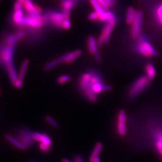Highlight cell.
I'll use <instances>...</instances> for the list:
<instances>
[{
  "label": "cell",
  "instance_id": "6da1fadb",
  "mask_svg": "<svg viewBox=\"0 0 162 162\" xmlns=\"http://www.w3.org/2000/svg\"><path fill=\"white\" fill-rule=\"evenodd\" d=\"M102 81L100 76L96 73H85L80 78L79 86L81 92L88 100L91 102H95L97 94L93 92L94 84Z\"/></svg>",
  "mask_w": 162,
  "mask_h": 162
},
{
  "label": "cell",
  "instance_id": "7a4b0ae2",
  "mask_svg": "<svg viewBox=\"0 0 162 162\" xmlns=\"http://www.w3.org/2000/svg\"><path fill=\"white\" fill-rule=\"evenodd\" d=\"M16 45H2L0 47V63L4 67L10 63H13V58Z\"/></svg>",
  "mask_w": 162,
  "mask_h": 162
},
{
  "label": "cell",
  "instance_id": "3957f363",
  "mask_svg": "<svg viewBox=\"0 0 162 162\" xmlns=\"http://www.w3.org/2000/svg\"><path fill=\"white\" fill-rule=\"evenodd\" d=\"M150 81L147 78L146 76H142L138 78L132 85L129 90V97L131 98H134L137 96L143 89L145 88Z\"/></svg>",
  "mask_w": 162,
  "mask_h": 162
},
{
  "label": "cell",
  "instance_id": "277c9868",
  "mask_svg": "<svg viewBox=\"0 0 162 162\" xmlns=\"http://www.w3.org/2000/svg\"><path fill=\"white\" fill-rule=\"evenodd\" d=\"M46 19L50 21L52 23L64 29V24L65 21L70 18L69 16H66L63 12H58L55 11H49L45 15Z\"/></svg>",
  "mask_w": 162,
  "mask_h": 162
},
{
  "label": "cell",
  "instance_id": "5b68a950",
  "mask_svg": "<svg viewBox=\"0 0 162 162\" xmlns=\"http://www.w3.org/2000/svg\"><path fill=\"white\" fill-rule=\"evenodd\" d=\"M142 22V13L141 11L135 12L133 21L132 24V35L133 37H136L141 30Z\"/></svg>",
  "mask_w": 162,
  "mask_h": 162
},
{
  "label": "cell",
  "instance_id": "8992f818",
  "mask_svg": "<svg viewBox=\"0 0 162 162\" xmlns=\"http://www.w3.org/2000/svg\"><path fill=\"white\" fill-rule=\"evenodd\" d=\"M127 117L126 112L124 110H121L118 116L117 123V132L121 136H124L127 133V129L126 126Z\"/></svg>",
  "mask_w": 162,
  "mask_h": 162
},
{
  "label": "cell",
  "instance_id": "52a82bcc",
  "mask_svg": "<svg viewBox=\"0 0 162 162\" xmlns=\"http://www.w3.org/2000/svg\"><path fill=\"white\" fill-rule=\"evenodd\" d=\"M43 19L41 18L35 17L31 15L24 17L23 25L34 28H40L43 25Z\"/></svg>",
  "mask_w": 162,
  "mask_h": 162
},
{
  "label": "cell",
  "instance_id": "ba28073f",
  "mask_svg": "<svg viewBox=\"0 0 162 162\" xmlns=\"http://www.w3.org/2000/svg\"><path fill=\"white\" fill-rule=\"evenodd\" d=\"M24 8L29 15L37 18H41L40 13L42 10L40 7L35 5L31 0H25L23 3Z\"/></svg>",
  "mask_w": 162,
  "mask_h": 162
},
{
  "label": "cell",
  "instance_id": "9c48e42d",
  "mask_svg": "<svg viewBox=\"0 0 162 162\" xmlns=\"http://www.w3.org/2000/svg\"><path fill=\"white\" fill-rule=\"evenodd\" d=\"M23 11L22 9V3L18 1L16 2L14 5V13L13 15V20L16 25H23Z\"/></svg>",
  "mask_w": 162,
  "mask_h": 162
},
{
  "label": "cell",
  "instance_id": "30bf717a",
  "mask_svg": "<svg viewBox=\"0 0 162 162\" xmlns=\"http://www.w3.org/2000/svg\"><path fill=\"white\" fill-rule=\"evenodd\" d=\"M138 50L141 54L145 57L157 56L158 54L156 50L151 46V45L145 41L140 43Z\"/></svg>",
  "mask_w": 162,
  "mask_h": 162
},
{
  "label": "cell",
  "instance_id": "8fae6325",
  "mask_svg": "<svg viewBox=\"0 0 162 162\" xmlns=\"http://www.w3.org/2000/svg\"><path fill=\"white\" fill-rule=\"evenodd\" d=\"M82 54V51L81 50H76L73 52L64 54L59 58L58 60L60 63H65L66 64H70L73 62L76 59L79 57Z\"/></svg>",
  "mask_w": 162,
  "mask_h": 162
},
{
  "label": "cell",
  "instance_id": "7c38bea8",
  "mask_svg": "<svg viewBox=\"0 0 162 162\" xmlns=\"http://www.w3.org/2000/svg\"><path fill=\"white\" fill-rule=\"evenodd\" d=\"M18 138L23 145L26 146L27 148L32 145V143L34 141L32 137V133H30L29 132L26 130H22L20 131Z\"/></svg>",
  "mask_w": 162,
  "mask_h": 162
},
{
  "label": "cell",
  "instance_id": "4fadbf2b",
  "mask_svg": "<svg viewBox=\"0 0 162 162\" xmlns=\"http://www.w3.org/2000/svg\"><path fill=\"white\" fill-rule=\"evenodd\" d=\"M91 5H93V8L95 10L98 16H99V20L101 21H107V15L106 12L102 8L101 5L98 3L97 0H89Z\"/></svg>",
  "mask_w": 162,
  "mask_h": 162
},
{
  "label": "cell",
  "instance_id": "5bb4252c",
  "mask_svg": "<svg viewBox=\"0 0 162 162\" xmlns=\"http://www.w3.org/2000/svg\"><path fill=\"white\" fill-rule=\"evenodd\" d=\"M116 23V21H111V22H108V24H106L102 32V34L104 38H105V43H107L111 37V35L112 33V31H113L115 26Z\"/></svg>",
  "mask_w": 162,
  "mask_h": 162
},
{
  "label": "cell",
  "instance_id": "9a60e30c",
  "mask_svg": "<svg viewBox=\"0 0 162 162\" xmlns=\"http://www.w3.org/2000/svg\"><path fill=\"white\" fill-rule=\"evenodd\" d=\"M5 68L7 71L9 78L10 79V81L13 85L15 84L16 81L18 79L19 77L16 71V70L15 69L13 63H10L5 65Z\"/></svg>",
  "mask_w": 162,
  "mask_h": 162
},
{
  "label": "cell",
  "instance_id": "2e32d148",
  "mask_svg": "<svg viewBox=\"0 0 162 162\" xmlns=\"http://www.w3.org/2000/svg\"><path fill=\"white\" fill-rule=\"evenodd\" d=\"M32 137L34 140L38 141L39 142L45 143L49 145H51L52 144V140L50 138L46 135L43 133H40L38 132L32 133Z\"/></svg>",
  "mask_w": 162,
  "mask_h": 162
},
{
  "label": "cell",
  "instance_id": "e0dca14e",
  "mask_svg": "<svg viewBox=\"0 0 162 162\" xmlns=\"http://www.w3.org/2000/svg\"><path fill=\"white\" fill-rule=\"evenodd\" d=\"M74 4V0H62L61 7L63 10V13L67 16H69L71 9Z\"/></svg>",
  "mask_w": 162,
  "mask_h": 162
},
{
  "label": "cell",
  "instance_id": "ac0fdd59",
  "mask_svg": "<svg viewBox=\"0 0 162 162\" xmlns=\"http://www.w3.org/2000/svg\"><path fill=\"white\" fill-rule=\"evenodd\" d=\"M25 36V33L23 31L18 33L17 34L11 35L9 36L5 40V44L7 45H16V43L18 42L21 39H23Z\"/></svg>",
  "mask_w": 162,
  "mask_h": 162
},
{
  "label": "cell",
  "instance_id": "d6986e66",
  "mask_svg": "<svg viewBox=\"0 0 162 162\" xmlns=\"http://www.w3.org/2000/svg\"><path fill=\"white\" fill-rule=\"evenodd\" d=\"M5 138L8 142H9L10 143H12L13 145H14L16 148H19V150H26L27 149L26 146L25 145H24L19 140H18V139L15 138L13 136H12L10 135H9V134L5 135Z\"/></svg>",
  "mask_w": 162,
  "mask_h": 162
},
{
  "label": "cell",
  "instance_id": "ffe728a7",
  "mask_svg": "<svg viewBox=\"0 0 162 162\" xmlns=\"http://www.w3.org/2000/svg\"><path fill=\"white\" fill-rule=\"evenodd\" d=\"M88 49L89 50V52L91 54H94L97 50V42L93 36H90L88 38Z\"/></svg>",
  "mask_w": 162,
  "mask_h": 162
},
{
  "label": "cell",
  "instance_id": "44dd1931",
  "mask_svg": "<svg viewBox=\"0 0 162 162\" xmlns=\"http://www.w3.org/2000/svg\"><path fill=\"white\" fill-rule=\"evenodd\" d=\"M102 148H103V145L101 142H98L95 144L93 150V152L91 153V154L90 157V162H93L94 159H95L98 157V155L100 153Z\"/></svg>",
  "mask_w": 162,
  "mask_h": 162
},
{
  "label": "cell",
  "instance_id": "7402d4cb",
  "mask_svg": "<svg viewBox=\"0 0 162 162\" xmlns=\"http://www.w3.org/2000/svg\"><path fill=\"white\" fill-rule=\"evenodd\" d=\"M145 70L146 72V77L150 81L156 76V69L154 67V66L151 63H148L146 65Z\"/></svg>",
  "mask_w": 162,
  "mask_h": 162
},
{
  "label": "cell",
  "instance_id": "603a6c76",
  "mask_svg": "<svg viewBox=\"0 0 162 162\" xmlns=\"http://www.w3.org/2000/svg\"><path fill=\"white\" fill-rule=\"evenodd\" d=\"M29 61L28 60H25L23 61V63L21 64V69H20V71L18 74V77L19 79H23L25 77V75L26 74V71L28 69V67L29 66Z\"/></svg>",
  "mask_w": 162,
  "mask_h": 162
},
{
  "label": "cell",
  "instance_id": "cb8c5ba5",
  "mask_svg": "<svg viewBox=\"0 0 162 162\" xmlns=\"http://www.w3.org/2000/svg\"><path fill=\"white\" fill-rule=\"evenodd\" d=\"M136 10L132 7H130L127 12V16H126V22L128 25H132L133 21V19L135 17Z\"/></svg>",
  "mask_w": 162,
  "mask_h": 162
},
{
  "label": "cell",
  "instance_id": "d4e9b609",
  "mask_svg": "<svg viewBox=\"0 0 162 162\" xmlns=\"http://www.w3.org/2000/svg\"><path fill=\"white\" fill-rule=\"evenodd\" d=\"M104 86L105 85L103 84L102 81H98L95 84H94L93 85V91L95 94L102 93L103 91H104Z\"/></svg>",
  "mask_w": 162,
  "mask_h": 162
},
{
  "label": "cell",
  "instance_id": "484cf974",
  "mask_svg": "<svg viewBox=\"0 0 162 162\" xmlns=\"http://www.w3.org/2000/svg\"><path fill=\"white\" fill-rule=\"evenodd\" d=\"M59 63H60L58 59V60H52V61H51L47 63V64H45V66H44V67H43V69H44L45 70L48 71V70L52 69H53V67H56L57 66H58V65L59 64Z\"/></svg>",
  "mask_w": 162,
  "mask_h": 162
},
{
  "label": "cell",
  "instance_id": "4316f807",
  "mask_svg": "<svg viewBox=\"0 0 162 162\" xmlns=\"http://www.w3.org/2000/svg\"><path fill=\"white\" fill-rule=\"evenodd\" d=\"M71 80V76L69 75H62L57 79V82L59 84H63Z\"/></svg>",
  "mask_w": 162,
  "mask_h": 162
},
{
  "label": "cell",
  "instance_id": "83f0119b",
  "mask_svg": "<svg viewBox=\"0 0 162 162\" xmlns=\"http://www.w3.org/2000/svg\"><path fill=\"white\" fill-rule=\"evenodd\" d=\"M46 120L53 127L58 128L59 127L58 122L52 116L49 115L47 116H46Z\"/></svg>",
  "mask_w": 162,
  "mask_h": 162
},
{
  "label": "cell",
  "instance_id": "f1b7e54d",
  "mask_svg": "<svg viewBox=\"0 0 162 162\" xmlns=\"http://www.w3.org/2000/svg\"><path fill=\"white\" fill-rule=\"evenodd\" d=\"M106 15H107V21L108 22L116 21V18L114 13L112 12H111L109 10L106 11Z\"/></svg>",
  "mask_w": 162,
  "mask_h": 162
},
{
  "label": "cell",
  "instance_id": "f546056e",
  "mask_svg": "<svg viewBox=\"0 0 162 162\" xmlns=\"http://www.w3.org/2000/svg\"><path fill=\"white\" fill-rule=\"evenodd\" d=\"M88 19L90 21H95L99 19V16L96 12H93L88 16Z\"/></svg>",
  "mask_w": 162,
  "mask_h": 162
},
{
  "label": "cell",
  "instance_id": "4dcf8cb0",
  "mask_svg": "<svg viewBox=\"0 0 162 162\" xmlns=\"http://www.w3.org/2000/svg\"><path fill=\"white\" fill-rule=\"evenodd\" d=\"M156 147L162 155V134L159 136V139L156 142Z\"/></svg>",
  "mask_w": 162,
  "mask_h": 162
},
{
  "label": "cell",
  "instance_id": "1f68e13d",
  "mask_svg": "<svg viewBox=\"0 0 162 162\" xmlns=\"http://www.w3.org/2000/svg\"><path fill=\"white\" fill-rule=\"evenodd\" d=\"M39 148L44 151V152H47L49 150H50V145L46 144L45 143H42V142H40L39 143Z\"/></svg>",
  "mask_w": 162,
  "mask_h": 162
},
{
  "label": "cell",
  "instance_id": "d6a6232c",
  "mask_svg": "<svg viewBox=\"0 0 162 162\" xmlns=\"http://www.w3.org/2000/svg\"><path fill=\"white\" fill-rule=\"evenodd\" d=\"M98 3L101 5L102 8L105 10V11H108L109 9V6L108 5L106 1L105 0H97Z\"/></svg>",
  "mask_w": 162,
  "mask_h": 162
},
{
  "label": "cell",
  "instance_id": "836d02e7",
  "mask_svg": "<svg viewBox=\"0 0 162 162\" xmlns=\"http://www.w3.org/2000/svg\"><path fill=\"white\" fill-rule=\"evenodd\" d=\"M22 85H23V79L18 78V79L16 81V82H15V84L13 85L15 86V87L16 88L19 89L22 87Z\"/></svg>",
  "mask_w": 162,
  "mask_h": 162
},
{
  "label": "cell",
  "instance_id": "e575fe53",
  "mask_svg": "<svg viewBox=\"0 0 162 162\" xmlns=\"http://www.w3.org/2000/svg\"><path fill=\"white\" fill-rule=\"evenodd\" d=\"M104 42L105 43V38L103 37V36L102 34H101L98 40H97V45L98 47H102V45H103Z\"/></svg>",
  "mask_w": 162,
  "mask_h": 162
},
{
  "label": "cell",
  "instance_id": "d590c367",
  "mask_svg": "<svg viewBox=\"0 0 162 162\" xmlns=\"http://www.w3.org/2000/svg\"><path fill=\"white\" fill-rule=\"evenodd\" d=\"M94 56H95V60L98 62L100 63L101 61V56H100V53L98 51V50L94 53Z\"/></svg>",
  "mask_w": 162,
  "mask_h": 162
},
{
  "label": "cell",
  "instance_id": "8d00e7d4",
  "mask_svg": "<svg viewBox=\"0 0 162 162\" xmlns=\"http://www.w3.org/2000/svg\"><path fill=\"white\" fill-rule=\"evenodd\" d=\"M108 4V5L110 7H113L116 4V0H105Z\"/></svg>",
  "mask_w": 162,
  "mask_h": 162
},
{
  "label": "cell",
  "instance_id": "74e56055",
  "mask_svg": "<svg viewBox=\"0 0 162 162\" xmlns=\"http://www.w3.org/2000/svg\"><path fill=\"white\" fill-rule=\"evenodd\" d=\"M157 13H158V15H159L160 21L161 23H162V4L161 5V6L159 7Z\"/></svg>",
  "mask_w": 162,
  "mask_h": 162
},
{
  "label": "cell",
  "instance_id": "f35d334b",
  "mask_svg": "<svg viewBox=\"0 0 162 162\" xmlns=\"http://www.w3.org/2000/svg\"><path fill=\"white\" fill-rule=\"evenodd\" d=\"M112 89V86H111V85H105V86H104V91H111Z\"/></svg>",
  "mask_w": 162,
  "mask_h": 162
},
{
  "label": "cell",
  "instance_id": "ab89813d",
  "mask_svg": "<svg viewBox=\"0 0 162 162\" xmlns=\"http://www.w3.org/2000/svg\"><path fill=\"white\" fill-rule=\"evenodd\" d=\"M75 162H83V159L80 156H77L75 157Z\"/></svg>",
  "mask_w": 162,
  "mask_h": 162
},
{
  "label": "cell",
  "instance_id": "60d3db41",
  "mask_svg": "<svg viewBox=\"0 0 162 162\" xmlns=\"http://www.w3.org/2000/svg\"><path fill=\"white\" fill-rule=\"evenodd\" d=\"M101 162V160H100V159L98 157L97 158H96L95 159H94L93 162Z\"/></svg>",
  "mask_w": 162,
  "mask_h": 162
},
{
  "label": "cell",
  "instance_id": "b9f144b4",
  "mask_svg": "<svg viewBox=\"0 0 162 162\" xmlns=\"http://www.w3.org/2000/svg\"><path fill=\"white\" fill-rule=\"evenodd\" d=\"M62 162H71L70 160H69L68 159H63V160H62Z\"/></svg>",
  "mask_w": 162,
  "mask_h": 162
},
{
  "label": "cell",
  "instance_id": "7bdbcfd3",
  "mask_svg": "<svg viewBox=\"0 0 162 162\" xmlns=\"http://www.w3.org/2000/svg\"><path fill=\"white\" fill-rule=\"evenodd\" d=\"M19 2H21L22 4H23V2L25 1V0H18Z\"/></svg>",
  "mask_w": 162,
  "mask_h": 162
},
{
  "label": "cell",
  "instance_id": "ee69618b",
  "mask_svg": "<svg viewBox=\"0 0 162 162\" xmlns=\"http://www.w3.org/2000/svg\"><path fill=\"white\" fill-rule=\"evenodd\" d=\"M1 90H0V95H1Z\"/></svg>",
  "mask_w": 162,
  "mask_h": 162
},
{
  "label": "cell",
  "instance_id": "f6af8a7d",
  "mask_svg": "<svg viewBox=\"0 0 162 162\" xmlns=\"http://www.w3.org/2000/svg\"><path fill=\"white\" fill-rule=\"evenodd\" d=\"M1 1H2V0H0V2H1Z\"/></svg>",
  "mask_w": 162,
  "mask_h": 162
}]
</instances>
